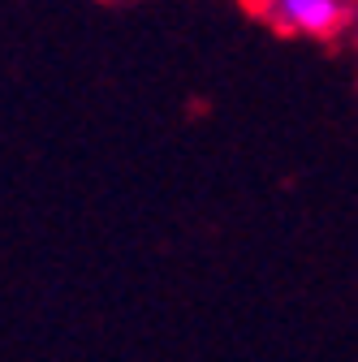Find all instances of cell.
<instances>
[{
  "mask_svg": "<svg viewBox=\"0 0 358 362\" xmlns=\"http://www.w3.org/2000/svg\"><path fill=\"white\" fill-rule=\"evenodd\" d=\"M267 18L285 35H311V39H333L345 18L350 5L345 0H267Z\"/></svg>",
  "mask_w": 358,
  "mask_h": 362,
  "instance_id": "obj_1",
  "label": "cell"
}]
</instances>
